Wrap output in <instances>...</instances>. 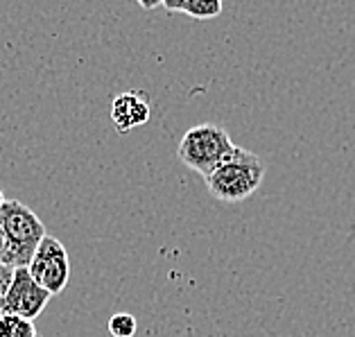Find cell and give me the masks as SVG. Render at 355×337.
Segmentation results:
<instances>
[{
	"instance_id": "obj_14",
	"label": "cell",
	"mask_w": 355,
	"mask_h": 337,
	"mask_svg": "<svg viewBox=\"0 0 355 337\" xmlns=\"http://www.w3.org/2000/svg\"><path fill=\"white\" fill-rule=\"evenodd\" d=\"M39 337H41V335H39Z\"/></svg>"
},
{
	"instance_id": "obj_11",
	"label": "cell",
	"mask_w": 355,
	"mask_h": 337,
	"mask_svg": "<svg viewBox=\"0 0 355 337\" xmlns=\"http://www.w3.org/2000/svg\"><path fill=\"white\" fill-rule=\"evenodd\" d=\"M138 7H143V10H154V7H163V3H143V0H138Z\"/></svg>"
},
{
	"instance_id": "obj_3",
	"label": "cell",
	"mask_w": 355,
	"mask_h": 337,
	"mask_svg": "<svg viewBox=\"0 0 355 337\" xmlns=\"http://www.w3.org/2000/svg\"><path fill=\"white\" fill-rule=\"evenodd\" d=\"M238 145L231 141L229 132L220 125L204 123L190 127L179 143V159L190 170L199 172L204 179L227 161Z\"/></svg>"
},
{
	"instance_id": "obj_12",
	"label": "cell",
	"mask_w": 355,
	"mask_h": 337,
	"mask_svg": "<svg viewBox=\"0 0 355 337\" xmlns=\"http://www.w3.org/2000/svg\"><path fill=\"white\" fill-rule=\"evenodd\" d=\"M5 261V243H3V236H0V263Z\"/></svg>"
},
{
	"instance_id": "obj_10",
	"label": "cell",
	"mask_w": 355,
	"mask_h": 337,
	"mask_svg": "<svg viewBox=\"0 0 355 337\" xmlns=\"http://www.w3.org/2000/svg\"><path fill=\"white\" fill-rule=\"evenodd\" d=\"M12 279H14V267L0 263V315H3L5 297H7V292H10Z\"/></svg>"
},
{
	"instance_id": "obj_6",
	"label": "cell",
	"mask_w": 355,
	"mask_h": 337,
	"mask_svg": "<svg viewBox=\"0 0 355 337\" xmlns=\"http://www.w3.org/2000/svg\"><path fill=\"white\" fill-rule=\"evenodd\" d=\"M150 102L141 91H125L111 102V120L118 134H129L132 129L150 120Z\"/></svg>"
},
{
	"instance_id": "obj_7",
	"label": "cell",
	"mask_w": 355,
	"mask_h": 337,
	"mask_svg": "<svg viewBox=\"0 0 355 337\" xmlns=\"http://www.w3.org/2000/svg\"><path fill=\"white\" fill-rule=\"evenodd\" d=\"M163 10L168 14H186L190 19L209 21L218 19L224 5L220 0H172V3H163Z\"/></svg>"
},
{
	"instance_id": "obj_1",
	"label": "cell",
	"mask_w": 355,
	"mask_h": 337,
	"mask_svg": "<svg viewBox=\"0 0 355 337\" xmlns=\"http://www.w3.org/2000/svg\"><path fill=\"white\" fill-rule=\"evenodd\" d=\"M0 236L5 243V265L21 270L37 254L41 240L48 236L46 227L30 206L19 200H7L0 209Z\"/></svg>"
},
{
	"instance_id": "obj_4",
	"label": "cell",
	"mask_w": 355,
	"mask_h": 337,
	"mask_svg": "<svg viewBox=\"0 0 355 337\" xmlns=\"http://www.w3.org/2000/svg\"><path fill=\"white\" fill-rule=\"evenodd\" d=\"M28 272L50 297L64 292L71 281V258H68L66 247L55 236H46L37 254L32 256Z\"/></svg>"
},
{
	"instance_id": "obj_5",
	"label": "cell",
	"mask_w": 355,
	"mask_h": 337,
	"mask_svg": "<svg viewBox=\"0 0 355 337\" xmlns=\"http://www.w3.org/2000/svg\"><path fill=\"white\" fill-rule=\"evenodd\" d=\"M48 301H50L48 292L32 279L28 267H21V270H14L10 292L5 297L3 315H14L28 319V322H34L46 310Z\"/></svg>"
},
{
	"instance_id": "obj_2",
	"label": "cell",
	"mask_w": 355,
	"mask_h": 337,
	"mask_svg": "<svg viewBox=\"0 0 355 337\" xmlns=\"http://www.w3.org/2000/svg\"><path fill=\"white\" fill-rule=\"evenodd\" d=\"M263 179H265L263 159L256 157L249 150L236 148L231 157L222 166L215 168L204 181L220 202L238 204L254 195L261 188Z\"/></svg>"
},
{
	"instance_id": "obj_13",
	"label": "cell",
	"mask_w": 355,
	"mask_h": 337,
	"mask_svg": "<svg viewBox=\"0 0 355 337\" xmlns=\"http://www.w3.org/2000/svg\"><path fill=\"white\" fill-rule=\"evenodd\" d=\"M5 202H7V200H5V195H3V190H0V209H3V206H5Z\"/></svg>"
},
{
	"instance_id": "obj_9",
	"label": "cell",
	"mask_w": 355,
	"mask_h": 337,
	"mask_svg": "<svg viewBox=\"0 0 355 337\" xmlns=\"http://www.w3.org/2000/svg\"><path fill=\"white\" fill-rule=\"evenodd\" d=\"M138 331V322L129 313H116L109 319V333L111 337H134Z\"/></svg>"
},
{
	"instance_id": "obj_8",
	"label": "cell",
	"mask_w": 355,
	"mask_h": 337,
	"mask_svg": "<svg viewBox=\"0 0 355 337\" xmlns=\"http://www.w3.org/2000/svg\"><path fill=\"white\" fill-rule=\"evenodd\" d=\"M0 337H39V333L34 322L14 315H0Z\"/></svg>"
}]
</instances>
